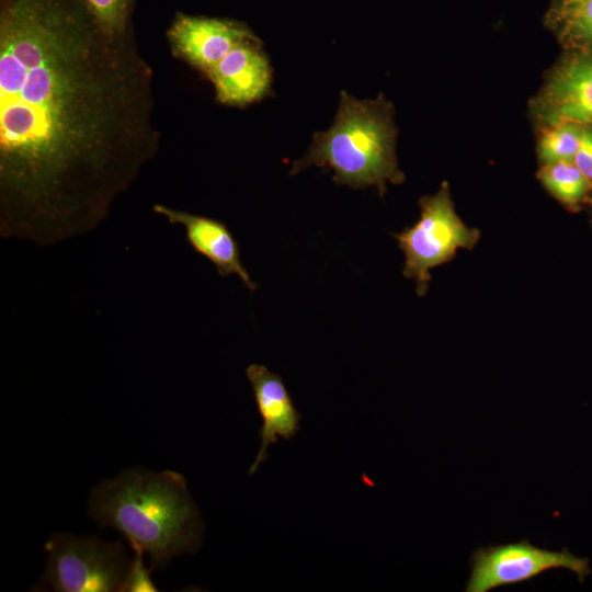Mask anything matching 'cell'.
Segmentation results:
<instances>
[{
    "instance_id": "6da1fadb",
    "label": "cell",
    "mask_w": 592,
    "mask_h": 592,
    "mask_svg": "<svg viewBox=\"0 0 592 592\" xmlns=\"http://www.w3.org/2000/svg\"><path fill=\"white\" fill-rule=\"evenodd\" d=\"M153 72L135 31L81 0H0V234L95 229L157 153Z\"/></svg>"
},
{
    "instance_id": "7a4b0ae2",
    "label": "cell",
    "mask_w": 592,
    "mask_h": 592,
    "mask_svg": "<svg viewBox=\"0 0 592 592\" xmlns=\"http://www.w3.org/2000/svg\"><path fill=\"white\" fill-rule=\"evenodd\" d=\"M88 514L147 554L151 571L195 553L203 540L200 510L185 478L174 470H123L92 488Z\"/></svg>"
},
{
    "instance_id": "3957f363",
    "label": "cell",
    "mask_w": 592,
    "mask_h": 592,
    "mask_svg": "<svg viewBox=\"0 0 592 592\" xmlns=\"http://www.w3.org/2000/svg\"><path fill=\"white\" fill-rule=\"evenodd\" d=\"M396 128L391 109L382 95L358 100L345 91L329 129L317 132L306 155L294 161L291 174L317 166L333 172V181L351 189L375 186L379 194L386 183H401L395 152Z\"/></svg>"
},
{
    "instance_id": "277c9868",
    "label": "cell",
    "mask_w": 592,
    "mask_h": 592,
    "mask_svg": "<svg viewBox=\"0 0 592 592\" xmlns=\"http://www.w3.org/2000/svg\"><path fill=\"white\" fill-rule=\"evenodd\" d=\"M420 218L394 237L405 254L402 275L415 281L417 294H426L431 270L451 261L458 249H473L480 231L464 224L454 209L448 184L419 201Z\"/></svg>"
},
{
    "instance_id": "5b68a950",
    "label": "cell",
    "mask_w": 592,
    "mask_h": 592,
    "mask_svg": "<svg viewBox=\"0 0 592 592\" xmlns=\"http://www.w3.org/2000/svg\"><path fill=\"white\" fill-rule=\"evenodd\" d=\"M44 548L42 587L57 592H121L130 562L122 542L57 533Z\"/></svg>"
},
{
    "instance_id": "8992f818",
    "label": "cell",
    "mask_w": 592,
    "mask_h": 592,
    "mask_svg": "<svg viewBox=\"0 0 592 592\" xmlns=\"http://www.w3.org/2000/svg\"><path fill=\"white\" fill-rule=\"evenodd\" d=\"M470 566L466 592H487L525 582L559 568L570 570L581 582L590 574L588 558L578 557L567 548L558 551L539 548L527 539L479 547L471 554Z\"/></svg>"
},
{
    "instance_id": "52a82bcc",
    "label": "cell",
    "mask_w": 592,
    "mask_h": 592,
    "mask_svg": "<svg viewBox=\"0 0 592 592\" xmlns=\"http://www.w3.org/2000/svg\"><path fill=\"white\" fill-rule=\"evenodd\" d=\"M167 38L177 58L206 76L232 48L259 37L237 20L179 12L167 31Z\"/></svg>"
},
{
    "instance_id": "ba28073f",
    "label": "cell",
    "mask_w": 592,
    "mask_h": 592,
    "mask_svg": "<svg viewBox=\"0 0 592 592\" xmlns=\"http://www.w3.org/2000/svg\"><path fill=\"white\" fill-rule=\"evenodd\" d=\"M216 100L229 106H247L271 91L272 68L260 38L232 48L206 75Z\"/></svg>"
},
{
    "instance_id": "9c48e42d",
    "label": "cell",
    "mask_w": 592,
    "mask_h": 592,
    "mask_svg": "<svg viewBox=\"0 0 592 592\" xmlns=\"http://www.w3.org/2000/svg\"><path fill=\"white\" fill-rule=\"evenodd\" d=\"M246 376L262 421L259 431L260 448L248 471L253 475L266 460L271 445L280 439L288 441L298 433L301 414L278 374L265 365L250 364L246 368Z\"/></svg>"
},
{
    "instance_id": "30bf717a",
    "label": "cell",
    "mask_w": 592,
    "mask_h": 592,
    "mask_svg": "<svg viewBox=\"0 0 592 592\" xmlns=\"http://www.w3.org/2000/svg\"><path fill=\"white\" fill-rule=\"evenodd\" d=\"M152 210L170 224L181 225L186 241L215 266L220 276L235 274L248 289H257L258 285L242 264L238 241L225 223L163 204H155Z\"/></svg>"
},
{
    "instance_id": "8fae6325",
    "label": "cell",
    "mask_w": 592,
    "mask_h": 592,
    "mask_svg": "<svg viewBox=\"0 0 592 592\" xmlns=\"http://www.w3.org/2000/svg\"><path fill=\"white\" fill-rule=\"evenodd\" d=\"M539 111L548 124L592 126V57L573 58L554 72Z\"/></svg>"
},
{
    "instance_id": "7c38bea8",
    "label": "cell",
    "mask_w": 592,
    "mask_h": 592,
    "mask_svg": "<svg viewBox=\"0 0 592 592\" xmlns=\"http://www.w3.org/2000/svg\"><path fill=\"white\" fill-rule=\"evenodd\" d=\"M537 177L549 194L568 209H578L592 189L572 161L542 164Z\"/></svg>"
},
{
    "instance_id": "4fadbf2b",
    "label": "cell",
    "mask_w": 592,
    "mask_h": 592,
    "mask_svg": "<svg viewBox=\"0 0 592 592\" xmlns=\"http://www.w3.org/2000/svg\"><path fill=\"white\" fill-rule=\"evenodd\" d=\"M583 126L573 123L549 124L538 141V157L542 164L573 161L579 148Z\"/></svg>"
},
{
    "instance_id": "5bb4252c",
    "label": "cell",
    "mask_w": 592,
    "mask_h": 592,
    "mask_svg": "<svg viewBox=\"0 0 592 592\" xmlns=\"http://www.w3.org/2000/svg\"><path fill=\"white\" fill-rule=\"evenodd\" d=\"M99 25L110 34L134 32L133 13L137 0H81Z\"/></svg>"
},
{
    "instance_id": "9a60e30c",
    "label": "cell",
    "mask_w": 592,
    "mask_h": 592,
    "mask_svg": "<svg viewBox=\"0 0 592 592\" xmlns=\"http://www.w3.org/2000/svg\"><path fill=\"white\" fill-rule=\"evenodd\" d=\"M560 21L569 39L592 47V0H565Z\"/></svg>"
},
{
    "instance_id": "2e32d148",
    "label": "cell",
    "mask_w": 592,
    "mask_h": 592,
    "mask_svg": "<svg viewBox=\"0 0 592 592\" xmlns=\"http://www.w3.org/2000/svg\"><path fill=\"white\" fill-rule=\"evenodd\" d=\"M134 553L123 581L121 592H157L159 589L150 577V568H146L144 551L138 546H130Z\"/></svg>"
},
{
    "instance_id": "e0dca14e",
    "label": "cell",
    "mask_w": 592,
    "mask_h": 592,
    "mask_svg": "<svg viewBox=\"0 0 592 592\" xmlns=\"http://www.w3.org/2000/svg\"><path fill=\"white\" fill-rule=\"evenodd\" d=\"M572 162L592 187V126H583L580 145Z\"/></svg>"
}]
</instances>
